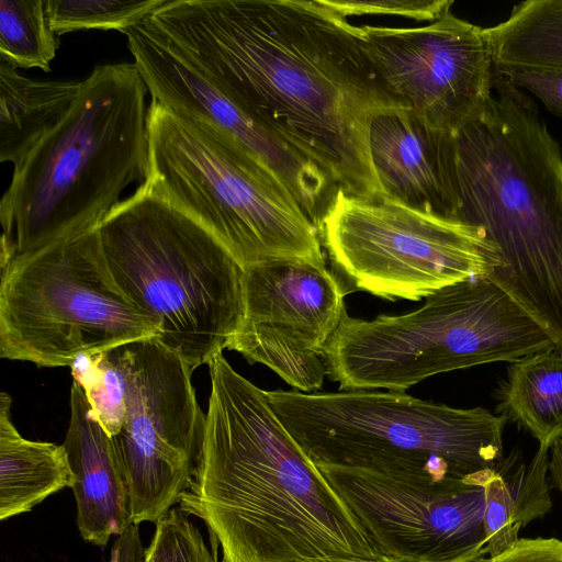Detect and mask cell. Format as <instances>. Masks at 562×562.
I'll return each mask as SVG.
<instances>
[{"label": "cell", "mask_w": 562, "mask_h": 562, "mask_svg": "<svg viewBox=\"0 0 562 562\" xmlns=\"http://www.w3.org/2000/svg\"><path fill=\"white\" fill-rule=\"evenodd\" d=\"M144 562H150L148 555L146 554V551H145V560H144Z\"/></svg>", "instance_id": "33"}, {"label": "cell", "mask_w": 562, "mask_h": 562, "mask_svg": "<svg viewBox=\"0 0 562 562\" xmlns=\"http://www.w3.org/2000/svg\"><path fill=\"white\" fill-rule=\"evenodd\" d=\"M548 450L539 447L528 463L520 462V453L513 451L479 472L485 494V554L493 557L509 549L520 539L522 527L550 512Z\"/></svg>", "instance_id": "18"}, {"label": "cell", "mask_w": 562, "mask_h": 562, "mask_svg": "<svg viewBox=\"0 0 562 562\" xmlns=\"http://www.w3.org/2000/svg\"><path fill=\"white\" fill-rule=\"evenodd\" d=\"M144 183L205 227L244 268L326 266L319 234L282 180L221 132L157 101L147 108Z\"/></svg>", "instance_id": "6"}, {"label": "cell", "mask_w": 562, "mask_h": 562, "mask_svg": "<svg viewBox=\"0 0 562 562\" xmlns=\"http://www.w3.org/2000/svg\"><path fill=\"white\" fill-rule=\"evenodd\" d=\"M318 234L347 294L419 301L502 266L497 247L479 226L340 189Z\"/></svg>", "instance_id": "10"}, {"label": "cell", "mask_w": 562, "mask_h": 562, "mask_svg": "<svg viewBox=\"0 0 562 562\" xmlns=\"http://www.w3.org/2000/svg\"><path fill=\"white\" fill-rule=\"evenodd\" d=\"M79 80L31 79L0 59V161L21 164L67 114Z\"/></svg>", "instance_id": "20"}, {"label": "cell", "mask_w": 562, "mask_h": 562, "mask_svg": "<svg viewBox=\"0 0 562 562\" xmlns=\"http://www.w3.org/2000/svg\"><path fill=\"white\" fill-rule=\"evenodd\" d=\"M384 558L479 562L485 555V494L463 479L316 465Z\"/></svg>", "instance_id": "12"}, {"label": "cell", "mask_w": 562, "mask_h": 562, "mask_svg": "<svg viewBox=\"0 0 562 562\" xmlns=\"http://www.w3.org/2000/svg\"><path fill=\"white\" fill-rule=\"evenodd\" d=\"M485 29L496 66L562 70V0L520 2Z\"/></svg>", "instance_id": "22"}, {"label": "cell", "mask_w": 562, "mask_h": 562, "mask_svg": "<svg viewBox=\"0 0 562 562\" xmlns=\"http://www.w3.org/2000/svg\"><path fill=\"white\" fill-rule=\"evenodd\" d=\"M124 35L153 100L205 122L262 162L282 180L319 229L338 190L323 170L238 106L146 19Z\"/></svg>", "instance_id": "15"}, {"label": "cell", "mask_w": 562, "mask_h": 562, "mask_svg": "<svg viewBox=\"0 0 562 562\" xmlns=\"http://www.w3.org/2000/svg\"><path fill=\"white\" fill-rule=\"evenodd\" d=\"M497 398V415L550 449L562 438V352L553 347L510 363Z\"/></svg>", "instance_id": "21"}, {"label": "cell", "mask_w": 562, "mask_h": 562, "mask_svg": "<svg viewBox=\"0 0 562 562\" xmlns=\"http://www.w3.org/2000/svg\"><path fill=\"white\" fill-rule=\"evenodd\" d=\"M110 271L194 371L228 349L244 316L245 269L200 223L138 186L99 225Z\"/></svg>", "instance_id": "5"}, {"label": "cell", "mask_w": 562, "mask_h": 562, "mask_svg": "<svg viewBox=\"0 0 562 562\" xmlns=\"http://www.w3.org/2000/svg\"><path fill=\"white\" fill-rule=\"evenodd\" d=\"M341 15H396L432 22L450 11L451 0H324Z\"/></svg>", "instance_id": "27"}, {"label": "cell", "mask_w": 562, "mask_h": 562, "mask_svg": "<svg viewBox=\"0 0 562 562\" xmlns=\"http://www.w3.org/2000/svg\"><path fill=\"white\" fill-rule=\"evenodd\" d=\"M146 21L337 189L384 198L370 125L407 106L364 53L360 26L324 0H167Z\"/></svg>", "instance_id": "1"}, {"label": "cell", "mask_w": 562, "mask_h": 562, "mask_svg": "<svg viewBox=\"0 0 562 562\" xmlns=\"http://www.w3.org/2000/svg\"><path fill=\"white\" fill-rule=\"evenodd\" d=\"M549 457V475L551 483L562 494V438L551 448Z\"/></svg>", "instance_id": "31"}, {"label": "cell", "mask_w": 562, "mask_h": 562, "mask_svg": "<svg viewBox=\"0 0 562 562\" xmlns=\"http://www.w3.org/2000/svg\"><path fill=\"white\" fill-rule=\"evenodd\" d=\"M126 414L112 438L131 502L132 522L156 524L188 490L202 454L206 414L193 371L156 338L123 345Z\"/></svg>", "instance_id": "11"}, {"label": "cell", "mask_w": 562, "mask_h": 562, "mask_svg": "<svg viewBox=\"0 0 562 562\" xmlns=\"http://www.w3.org/2000/svg\"><path fill=\"white\" fill-rule=\"evenodd\" d=\"M269 404L315 465L463 479L503 458L506 418L400 391H266Z\"/></svg>", "instance_id": "7"}, {"label": "cell", "mask_w": 562, "mask_h": 562, "mask_svg": "<svg viewBox=\"0 0 562 562\" xmlns=\"http://www.w3.org/2000/svg\"><path fill=\"white\" fill-rule=\"evenodd\" d=\"M459 220L481 227L503 289L562 352V155L533 101L496 72L482 111L454 135Z\"/></svg>", "instance_id": "3"}, {"label": "cell", "mask_w": 562, "mask_h": 562, "mask_svg": "<svg viewBox=\"0 0 562 562\" xmlns=\"http://www.w3.org/2000/svg\"><path fill=\"white\" fill-rule=\"evenodd\" d=\"M11 396L0 395V520L30 512L52 494L72 487L75 474L63 445L20 435Z\"/></svg>", "instance_id": "19"}, {"label": "cell", "mask_w": 562, "mask_h": 562, "mask_svg": "<svg viewBox=\"0 0 562 562\" xmlns=\"http://www.w3.org/2000/svg\"><path fill=\"white\" fill-rule=\"evenodd\" d=\"M302 562H397L394 560H391L389 558H381V559H359V558H317V559H310Z\"/></svg>", "instance_id": "32"}, {"label": "cell", "mask_w": 562, "mask_h": 562, "mask_svg": "<svg viewBox=\"0 0 562 562\" xmlns=\"http://www.w3.org/2000/svg\"><path fill=\"white\" fill-rule=\"evenodd\" d=\"M59 46L43 0L0 1V59L14 68L50 71Z\"/></svg>", "instance_id": "23"}, {"label": "cell", "mask_w": 562, "mask_h": 562, "mask_svg": "<svg viewBox=\"0 0 562 562\" xmlns=\"http://www.w3.org/2000/svg\"><path fill=\"white\" fill-rule=\"evenodd\" d=\"M347 292L326 266L270 261L245 269L244 316L228 349L313 393L327 375L323 352L346 316Z\"/></svg>", "instance_id": "14"}, {"label": "cell", "mask_w": 562, "mask_h": 562, "mask_svg": "<svg viewBox=\"0 0 562 562\" xmlns=\"http://www.w3.org/2000/svg\"><path fill=\"white\" fill-rule=\"evenodd\" d=\"M202 454L179 508L200 518L220 562L384 558L280 422L266 391L221 353Z\"/></svg>", "instance_id": "2"}, {"label": "cell", "mask_w": 562, "mask_h": 562, "mask_svg": "<svg viewBox=\"0 0 562 562\" xmlns=\"http://www.w3.org/2000/svg\"><path fill=\"white\" fill-rule=\"evenodd\" d=\"M145 551L138 525L132 524L123 533L117 536L111 548L109 562H144Z\"/></svg>", "instance_id": "30"}, {"label": "cell", "mask_w": 562, "mask_h": 562, "mask_svg": "<svg viewBox=\"0 0 562 562\" xmlns=\"http://www.w3.org/2000/svg\"><path fill=\"white\" fill-rule=\"evenodd\" d=\"M147 87L130 63L99 65L20 165L0 201L1 265L99 227L148 173Z\"/></svg>", "instance_id": "4"}, {"label": "cell", "mask_w": 562, "mask_h": 562, "mask_svg": "<svg viewBox=\"0 0 562 562\" xmlns=\"http://www.w3.org/2000/svg\"><path fill=\"white\" fill-rule=\"evenodd\" d=\"M167 0H47L48 23L57 35L81 30H117L124 34Z\"/></svg>", "instance_id": "25"}, {"label": "cell", "mask_w": 562, "mask_h": 562, "mask_svg": "<svg viewBox=\"0 0 562 562\" xmlns=\"http://www.w3.org/2000/svg\"><path fill=\"white\" fill-rule=\"evenodd\" d=\"M360 41L391 92L431 128L456 135L492 95L486 29L451 11L416 27L360 25Z\"/></svg>", "instance_id": "13"}, {"label": "cell", "mask_w": 562, "mask_h": 562, "mask_svg": "<svg viewBox=\"0 0 562 562\" xmlns=\"http://www.w3.org/2000/svg\"><path fill=\"white\" fill-rule=\"evenodd\" d=\"M479 562H562V540L557 538L519 539L509 549Z\"/></svg>", "instance_id": "29"}, {"label": "cell", "mask_w": 562, "mask_h": 562, "mask_svg": "<svg viewBox=\"0 0 562 562\" xmlns=\"http://www.w3.org/2000/svg\"><path fill=\"white\" fill-rule=\"evenodd\" d=\"M94 419L110 437L121 430L126 414V372L123 345L80 356L70 367Z\"/></svg>", "instance_id": "24"}, {"label": "cell", "mask_w": 562, "mask_h": 562, "mask_svg": "<svg viewBox=\"0 0 562 562\" xmlns=\"http://www.w3.org/2000/svg\"><path fill=\"white\" fill-rule=\"evenodd\" d=\"M188 516L180 508H172L155 524L146 548L150 562H220L218 548L207 546Z\"/></svg>", "instance_id": "26"}, {"label": "cell", "mask_w": 562, "mask_h": 562, "mask_svg": "<svg viewBox=\"0 0 562 562\" xmlns=\"http://www.w3.org/2000/svg\"><path fill=\"white\" fill-rule=\"evenodd\" d=\"M495 70L519 89L539 99L546 108L562 116V70L499 67Z\"/></svg>", "instance_id": "28"}, {"label": "cell", "mask_w": 562, "mask_h": 562, "mask_svg": "<svg viewBox=\"0 0 562 562\" xmlns=\"http://www.w3.org/2000/svg\"><path fill=\"white\" fill-rule=\"evenodd\" d=\"M553 347L542 328L484 277L440 289L404 315L364 321L346 314L323 361L340 391L404 392L436 374L513 363Z\"/></svg>", "instance_id": "8"}, {"label": "cell", "mask_w": 562, "mask_h": 562, "mask_svg": "<svg viewBox=\"0 0 562 562\" xmlns=\"http://www.w3.org/2000/svg\"><path fill=\"white\" fill-rule=\"evenodd\" d=\"M369 147L384 198L459 220L454 135L431 128L411 109L401 108L373 119Z\"/></svg>", "instance_id": "16"}, {"label": "cell", "mask_w": 562, "mask_h": 562, "mask_svg": "<svg viewBox=\"0 0 562 562\" xmlns=\"http://www.w3.org/2000/svg\"><path fill=\"white\" fill-rule=\"evenodd\" d=\"M155 322L119 288L99 227L1 265L0 357L71 367L82 355L157 338Z\"/></svg>", "instance_id": "9"}, {"label": "cell", "mask_w": 562, "mask_h": 562, "mask_svg": "<svg viewBox=\"0 0 562 562\" xmlns=\"http://www.w3.org/2000/svg\"><path fill=\"white\" fill-rule=\"evenodd\" d=\"M75 474L77 527L87 542L104 547L133 522L130 491L112 438L94 419L81 386L72 382L70 419L63 443Z\"/></svg>", "instance_id": "17"}]
</instances>
